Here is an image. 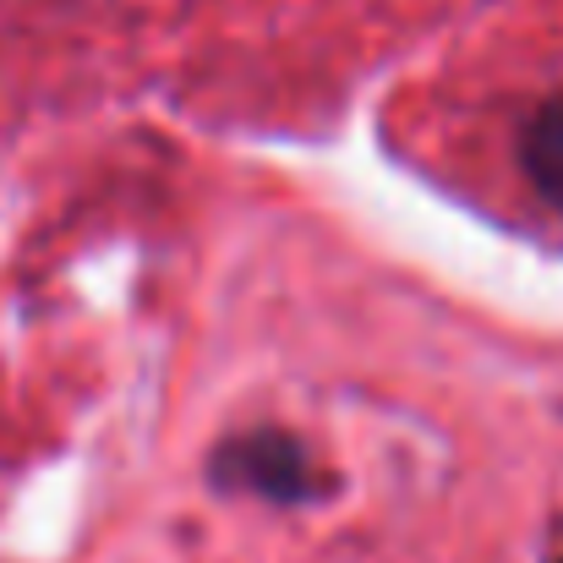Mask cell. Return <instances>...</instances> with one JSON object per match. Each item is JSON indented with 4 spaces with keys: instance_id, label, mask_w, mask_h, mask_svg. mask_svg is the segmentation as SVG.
<instances>
[{
    "instance_id": "obj_1",
    "label": "cell",
    "mask_w": 563,
    "mask_h": 563,
    "mask_svg": "<svg viewBox=\"0 0 563 563\" xmlns=\"http://www.w3.org/2000/svg\"><path fill=\"white\" fill-rule=\"evenodd\" d=\"M202 476L224 498H252V504H274V509H312V504H329L340 487L329 476V465L312 454V443L274 421L224 432L208 449Z\"/></svg>"
},
{
    "instance_id": "obj_2",
    "label": "cell",
    "mask_w": 563,
    "mask_h": 563,
    "mask_svg": "<svg viewBox=\"0 0 563 563\" xmlns=\"http://www.w3.org/2000/svg\"><path fill=\"white\" fill-rule=\"evenodd\" d=\"M520 170L537 187V197L553 213H563V88L548 93L526 115V126H520Z\"/></svg>"
},
{
    "instance_id": "obj_3",
    "label": "cell",
    "mask_w": 563,
    "mask_h": 563,
    "mask_svg": "<svg viewBox=\"0 0 563 563\" xmlns=\"http://www.w3.org/2000/svg\"><path fill=\"white\" fill-rule=\"evenodd\" d=\"M559 563H563V559H559Z\"/></svg>"
}]
</instances>
